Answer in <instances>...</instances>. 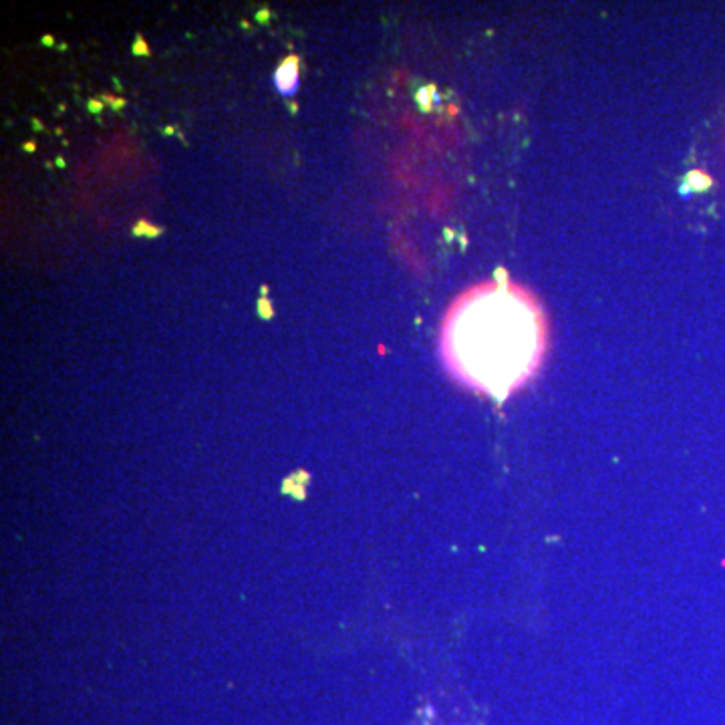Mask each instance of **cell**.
Returning <instances> with one entry per match:
<instances>
[{"label":"cell","instance_id":"7a4b0ae2","mask_svg":"<svg viewBox=\"0 0 725 725\" xmlns=\"http://www.w3.org/2000/svg\"><path fill=\"white\" fill-rule=\"evenodd\" d=\"M275 81L276 87H278L280 93H284V95L294 93L297 83H299V67H297V59H294V57H290L287 63L278 69Z\"/></svg>","mask_w":725,"mask_h":725},{"label":"cell","instance_id":"6da1fadb","mask_svg":"<svg viewBox=\"0 0 725 725\" xmlns=\"http://www.w3.org/2000/svg\"><path fill=\"white\" fill-rule=\"evenodd\" d=\"M548 325L536 299L510 280L465 290L445 314L441 359L462 385L506 399L536 375Z\"/></svg>","mask_w":725,"mask_h":725}]
</instances>
